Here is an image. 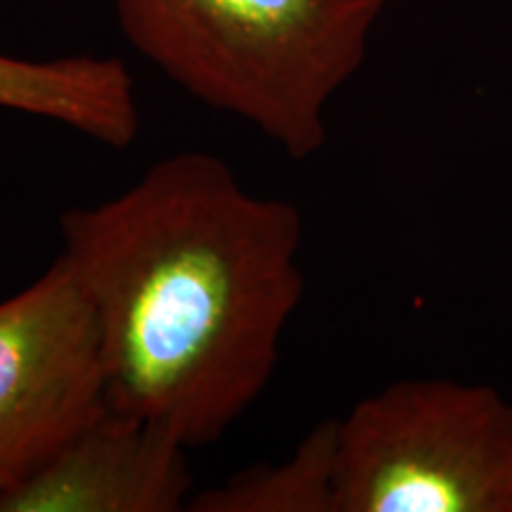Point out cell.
<instances>
[{
  "mask_svg": "<svg viewBox=\"0 0 512 512\" xmlns=\"http://www.w3.org/2000/svg\"><path fill=\"white\" fill-rule=\"evenodd\" d=\"M91 299L107 399L188 448L226 437L264 394L304 297V219L223 159H159L112 200L60 219Z\"/></svg>",
  "mask_w": 512,
  "mask_h": 512,
  "instance_id": "cell-1",
  "label": "cell"
},
{
  "mask_svg": "<svg viewBox=\"0 0 512 512\" xmlns=\"http://www.w3.org/2000/svg\"><path fill=\"white\" fill-rule=\"evenodd\" d=\"M131 46L202 105L309 159L363 67L384 0H114Z\"/></svg>",
  "mask_w": 512,
  "mask_h": 512,
  "instance_id": "cell-2",
  "label": "cell"
},
{
  "mask_svg": "<svg viewBox=\"0 0 512 512\" xmlns=\"http://www.w3.org/2000/svg\"><path fill=\"white\" fill-rule=\"evenodd\" d=\"M335 512H512V401L399 380L337 420Z\"/></svg>",
  "mask_w": 512,
  "mask_h": 512,
  "instance_id": "cell-3",
  "label": "cell"
},
{
  "mask_svg": "<svg viewBox=\"0 0 512 512\" xmlns=\"http://www.w3.org/2000/svg\"><path fill=\"white\" fill-rule=\"evenodd\" d=\"M98 318L62 256L0 302V491L107 411Z\"/></svg>",
  "mask_w": 512,
  "mask_h": 512,
  "instance_id": "cell-4",
  "label": "cell"
},
{
  "mask_svg": "<svg viewBox=\"0 0 512 512\" xmlns=\"http://www.w3.org/2000/svg\"><path fill=\"white\" fill-rule=\"evenodd\" d=\"M190 496L188 448L107 406L36 472L0 491V512H176Z\"/></svg>",
  "mask_w": 512,
  "mask_h": 512,
  "instance_id": "cell-5",
  "label": "cell"
},
{
  "mask_svg": "<svg viewBox=\"0 0 512 512\" xmlns=\"http://www.w3.org/2000/svg\"><path fill=\"white\" fill-rule=\"evenodd\" d=\"M0 110L57 121L119 150L140 128L136 83L117 57L19 60L0 53Z\"/></svg>",
  "mask_w": 512,
  "mask_h": 512,
  "instance_id": "cell-6",
  "label": "cell"
},
{
  "mask_svg": "<svg viewBox=\"0 0 512 512\" xmlns=\"http://www.w3.org/2000/svg\"><path fill=\"white\" fill-rule=\"evenodd\" d=\"M337 420L320 422L283 463L235 472L192 494V512H335Z\"/></svg>",
  "mask_w": 512,
  "mask_h": 512,
  "instance_id": "cell-7",
  "label": "cell"
}]
</instances>
